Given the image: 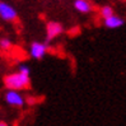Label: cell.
<instances>
[{
    "mask_svg": "<svg viewBox=\"0 0 126 126\" xmlns=\"http://www.w3.org/2000/svg\"><path fill=\"white\" fill-rule=\"evenodd\" d=\"M4 85L6 89H13V91H24L31 87V78L29 75L22 74L19 71L10 73L4 77Z\"/></svg>",
    "mask_w": 126,
    "mask_h": 126,
    "instance_id": "obj_1",
    "label": "cell"
},
{
    "mask_svg": "<svg viewBox=\"0 0 126 126\" xmlns=\"http://www.w3.org/2000/svg\"><path fill=\"white\" fill-rule=\"evenodd\" d=\"M17 71H19V73H22V74H26V75H29L31 69H29V66H28L27 64H20V65L18 66V70H17Z\"/></svg>",
    "mask_w": 126,
    "mask_h": 126,
    "instance_id": "obj_10",
    "label": "cell"
},
{
    "mask_svg": "<svg viewBox=\"0 0 126 126\" xmlns=\"http://www.w3.org/2000/svg\"><path fill=\"white\" fill-rule=\"evenodd\" d=\"M103 24H105L106 28H110V29H116V28H120L125 24V19L116 16V14H113V16H111L106 19H103Z\"/></svg>",
    "mask_w": 126,
    "mask_h": 126,
    "instance_id": "obj_6",
    "label": "cell"
},
{
    "mask_svg": "<svg viewBox=\"0 0 126 126\" xmlns=\"http://www.w3.org/2000/svg\"><path fill=\"white\" fill-rule=\"evenodd\" d=\"M64 32V27L59 22H48L46 26V38L47 41H51L56 38L57 36H60Z\"/></svg>",
    "mask_w": 126,
    "mask_h": 126,
    "instance_id": "obj_5",
    "label": "cell"
},
{
    "mask_svg": "<svg viewBox=\"0 0 126 126\" xmlns=\"http://www.w3.org/2000/svg\"><path fill=\"white\" fill-rule=\"evenodd\" d=\"M0 1H1V0H0Z\"/></svg>",
    "mask_w": 126,
    "mask_h": 126,
    "instance_id": "obj_12",
    "label": "cell"
},
{
    "mask_svg": "<svg viewBox=\"0 0 126 126\" xmlns=\"http://www.w3.org/2000/svg\"><path fill=\"white\" fill-rule=\"evenodd\" d=\"M0 126H8V124L4 122V121H0Z\"/></svg>",
    "mask_w": 126,
    "mask_h": 126,
    "instance_id": "obj_11",
    "label": "cell"
},
{
    "mask_svg": "<svg viewBox=\"0 0 126 126\" xmlns=\"http://www.w3.org/2000/svg\"><path fill=\"white\" fill-rule=\"evenodd\" d=\"M47 52H48V45L45 42L34 41L29 46V55L34 60H41V59L46 56Z\"/></svg>",
    "mask_w": 126,
    "mask_h": 126,
    "instance_id": "obj_3",
    "label": "cell"
},
{
    "mask_svg": "<svg viewBox=\"0 0 126 126\" xmlns=\"http://www.w3.org/2000/svg\"><path fill=\"white\" fill-rule=\"evenodd\" d=\"M4 99L9 106L17 107V108L23 107L26 103V98L19 93V91H13V89H6L4 94Z\"/></svg>",
    "mask_w": 126,
    "mask_h": 126,
    "instance_id": "obj_2",
    "label": "cell"
},
{
    "mask_svg": "<svg viewBox=\"0 0 126 126\" xmlns=\"http://www.w3.org/2000/svg\"><path fill=\"white\" fill-rule=\"evenodd\" d=\"M113 14H115V10L111 5H103L99 9V16L102 17V19H106L111 16H113Z\"/></svg>",
    "mask_w": 126,
    "mask_h": 126,
    "instance_id": "obj_8",
    "label": "cell"
},
{
    "mask_svg": "<svg viewBox=\"0 0 126 126\" xmlns=\"http://www.w3.org/2000/svg\"><path fill=\"white\" fill-rule=\"evenodd\" d=\"M74 8L81 14H88L92 12L93 6L89 0H74Z\"/></svg>",
    "mask_w": 126,
    "mask_h": 126,
    "instance_id": "obj_7",
    "label": "cell"
},
{
    "mask_svg": "<svg viewBox=\"0 0 126 126\" xmlns=\"http://www.w3.org/2000/svg\"><path fill=\"white\" fill-rule=\"evenodd\" d=\"M0 18L5 22H13L18 18V12L5 1H0Z\"/></svg>",
    "mask_w": 126,
    "mask_h": 126,
    "instance_id": "obj_4",
    "label": "cell"
},
{
    "mask_svg": "<svg viewBox=\"0 0 126 126\" xmlns=\"http://www.w3.org/2000/svg\"><path fill=\"white\" fill-rule=\"evenodd\" d=\"M13 46V42L10 38H8V37H3V38H0V48L4 50V51H8L10 50Z\"/></svg>",
    "mask_w": 126,
    "mask_h": 126,
    "instance_id": "obj_9",
    "label": "cell"
}]
</instances>
